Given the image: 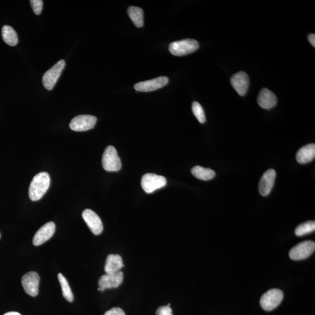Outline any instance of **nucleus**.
<instances>
[{"mask_svg": "<svg viewBox=\"0 0 315 315\" xmlns=\"http://www.w3.org/2000/svg\"><path fill=\"white\" fill-rule=\"evenodd\" d=\"M51 184V178L47 172H42L35 176L30 184L29 196L32 201H38L47 192Z\"/></svg>", "mask_w": 315, "mask_h": 315, "instance_id": "obj_1", "label": "nucleus"}, {"mask_svg": "<svg viewBox=\"0 0 315 315\" xmlns=\"http://www.w3.org/2000/svg\"><path fill=\"white\" fill-rule=\"evenodd\" d=\"M199 48L197 41L192 39L182 40L172 42L169 46V50L172 55L176 56H183L196 51Z\"/></svg>", "mask_w": 315, "mask_h": 315, "instance_id": "obj_2", "label": "nucleus"}, {"mask_svg": "<svg viewBox=\"0 0 315 315\" xmlns=\"http://www.w3.org/2000/svg\"><path fill=\"white\" fill-rule=\"evenodd\" d=\"M103 168L108 172H118L121 170L122 163L117 150L113 146L109 145L105 149L102 156Z\"/></svg>", "mask_w": 315, "mask_h": 315, "instance_id": "obj_3", "label": "nucleus"}, {"mask_svg": "<svg viewBox=\"0 0 315 315\" xmlns=\"http://www.w3.org/2000/svg\"><path fill=\"white\" fill-rule=\"evenodd\" d=\"M284 298L283 292L277 288L268 290L261 297L260 303L262 308L266 311H271L281 304Z\"/></svg>", "mask_w": 315, "mask_h": 315, "instance_id": "obj_4", "label": "nucleus"}, {"mask_svg": "<svg viewBox=\"0 0 315 315\" xmlns=\"http://www.w3.org/2000/svg\"><path fill=\"white\" fill-rule=\"evenodd\" d=\"M65 66V61L64 60H61L45 73L43 76L42 82L46 89L51 91L55 87Z\"/></svg>", "mask_w": 315, "mask_h": 315, "instance_id": "obj_5", "label": "nucleus"}, {"mask_svg": "<svg viewBox=\"0 0 315 315\" xmlns=\"http://www.w3.org/2000/svg\"><path fill=\"white\" fill-rule=\"evenodd\" d=\"M167 183L165 177L154 174H145L141 180V187L147 193H153L158 189L165 187Z\"/></svg>", "mask_w": 315, "mask_h": 315, "instance_id": "obj_6", "label": "nucleus"}, {"mask_svg": "<svg viewBox=\"0 0 315 315\" xmlns=\"http://www.w3.org/2000/svg\"><path fill=\"white\" fill-rule=\"evenodd\" d=\"M315 250V243L314 241L302 242L291 249L289 256L294 260L306 259L314 253Z\"/></svg>", "mask_w": 315, "mask_h": 315, "instance_id": "obj_7", "label": "nucleus"}, {"mask_svg": "<svg viewBox=\"0 0 315 315\" xmlns=\"http://www.w3.org/2000/svg\"><path fill=\"white\" fill-rule=\"evenodd\" d=\"M97 118L89 115H79L73 118L69 124V127L75 131H85L94 128Z\"/></svg>", "mask_w": 315, "mask_h": 315, "instance_id": "obj_8", "label": "nucleus"}, {"mask_svg": "<svg viewBox=\"0 0 315 315\" xmlns=\"http://www.w3.org/2000/svg\"><path fill=\"white\" fill-rule=\"evenodd\" d=\"M40 277L35 271H30L22 278V287L26 294L31 297H36L39 293Z\"/></svg>", "mask_w": 315, "mask_h": 315, "instance_id": "obj_9", "label": "nucleus"}, {"mask_svg": "<svg viewBox=\"0 0 315 315\" xmlns=\"http://www.w3.org/2000/svg\"><path fill=\"white\" fill-rule=\"evenodd\" d=\"M124 280V273L120 271L114 274H107L99 278L98 291H104L107 289L118 288Z\"/></svg>", "mask_w": 315, "mask_h": 315, "instance_id": "obj_10", "label": "nucleus"}, {"mask_svg": "<svg viewBox=\"0 0 315 315\" xmlns=\"http://www.w3.org/2000/svg\"><path fill=\"white\" fill-rule=\"evenodd\" d=\"M82 216L92 233L96 235L101 234L104 230L102 222L97 213L90 209L83 211Z\"/></svg>", "mask_w": 315, "mask_h": 315, "instance_id": "obj_11", "label": "nucleus"}, {"mask_svg": "<svg viewBox=\"0 0 315 315\" xmlns=\"http://www.w3.org/2000/svg\"><path fill=\"white\" fill-rule=\"evenodd\" d=\"M250 82L248 75L244 71L236 73L231 78L232 86L241 97L247 94Z\"/></svg>", "mask_w": 315, "mask_h": 315, "instance_id": "obj_12", "label": "nucleus"}, {"mask_svg": "<svg viewBox=\"0 0 315 315\" xmlns=\"http://www.w3.org/2000/svg\"><path fill=\"white\" fill-rule=\"evenodd\" d=\"M169 79L167 77H160L145 81L137 83L134 89L139 92H151L157 90L168 84Z\"/></svg>", "mask_w": 315, "mask_h": 315, "instance_id": "obj_13", "label": "nucleus"}, {"mask_svg": "<svg viewBox=\"0 0 315 315\" xmlns=\"http://www.w3.org/2000/svg\"><path fill=\"white\" fill-rule=\"evenodd\" d=\"M55 230L56 225L54 222H49L45 224L36 232L33 239V244L36 247L44 244L53 237Z\"/></svg>", "mask_w": 315, "mask_h": 315, "instance_id": "obj_14", "label": "nucleus"}, {"mask_svg": "<svg viewBox=\"0 0 315 315\" xmlns=\"http://www.w3.org/2000/svg\"><path fill=\"white\" fill-rule=\"evenodd\" d=\"M276 178V172L274 170H268L262 176L258 190L263 196H267L273 189Z\"/></svg>", "mask_w": 315, "mask_h": 315, "instance_id": "obj_15", "label": "nucleus"}, {"mask_svg": "<svg viewBox=\"0 0 315 315\" xmlns=\"http://www.w3.org/2000/svg\"><path fill=\"white\" fill-rule=\"evenodd\" d=\"M276 95L269 89L263 88L258 95L257 103L260 107L265 109H270L276 105Z\"/></svg>", "mask_w": 315, "mask_h": 315, "instance_id": "obj_16", "label": "nucleus"}, {"mask_svg": "<svg viewBox=\"0 0 315 315\" xmlns=\"http://www.w3.org/2000/svg\"><path fill=\"white\" fill-rule=\"evenodd\" d=\"M124 266V262L120 255L111 254L108 255L106 260L105 271L107 274H114L120 271Z\"/></svg>", "mask_w": 315, "mask_h": 315, "instance_id": "obj_17", "label": "nucleus"}, {"mask_svg": "<svg viewBox=\"0 0 315 315\" xmlns=\"http://www.w3.org/2000/svg\"><path fill=\"white\" fill-rule=\"evenodd\" d=\"M315 157V144H309L298 151L296 155L298 163L305 164L313 161Z\"/></svg>", "mask_w": 315, "mask_h": 315, "instance_id": "obj_18", "label": "nucleus"}, {"mask_svg": "<svg viewBox=\"0 0 315 315\" xmlns=\"http://www.w3.org/2000/svg\"><path fill=\"white\" fill-rule=\"evenodd\" d=\"M191 174L194 177L202 181H210L215 177V172L210 168L195 166L192 168Z\"/></svg>", "mask_w": 315, "mask_h": 315, "instance_id": "obj_19", "label": "nucleus"}, {"mask_svg": "<svg viewBox=\"0 0 315 315\" xmlns=\"http://www.w3.org/2000/svg\"><path fill=\"white\" fill-rule=\"evenodd\" d=\"M129 17L137 28H141L144 25V12L140 7L131 6L127 10Z\"/></svg>", "mask_w": 315, "mask_h": 315, "instance_id": "obj_20", "label": "nucleus"}, {"mask_svg": "<svg viewBox=\"0 0 315 315\" xmlns=\"http://www.w3.org/2000/svg\"><path fill=\"white\" fill-rule=\"evenodd\" d=\"M2 37L6 44L14 46L18 44L17 34L11 26L4 25L2 28Z\"/></svg>", "mask_w": 315, "mask_h": 315, "instance_id": "obj_21", "label": "nucleus"}, {"mask_svg": "<svg viewBox=\"0 0 315 315\" xmlns=\"http://www.w3.org/2000/svg\"><path fill=\"white\" fill-rule=\"evenodd\" d=\"M58 278L61 285L63 297L69 303H72L74 300V296H73L72 292L67 280L62 273H59Z\"/></svg>", "mask_w": 315, "mask_h": 315, "instance_id": "obj_22", "label": "nucleus"}, {"mask_svg": "<svg viewBox=\"0 0 315 315\" xmlns=\"http://www.w3.org/2000/svg\"><path fill=\"white\" fill-rule=\"evenodd\" d=\"M315 230V222L310 221L298 225L295 231V233L298 237L304 236L305 235L310 234Z\"/></svg>", "mask_w": 315, "mask_h": 315, "instance_id": "obj_23", "label": "nucleus"}, {"mask_svg": "<svg viewBox=\"0 0 315 315\" xmlns=\"http://www.w3.org/2000/svg\"><path fill=\"white\" fill-rule=\"evenodd\" d=\"M192 111L195 117L197 118L198 121L201 124H204L205 121V115L203 107L197 102H194L192 104Z\"/></svg>", "mask_w": 315, "mask_h": 315, "instance_id": "obj_24", "label": "nucleus"}, {"mask_svg": "<svg viewBox=\"0 0 315 315\" xmlns=\"http://www.w3.org/2000/svg\"><path fill=\"white\" fill-rule=\"evenodd\" d=\"M33 11L36 15H39L41 14L44 2L42 0H31L30 1Z\"/></svg>", "mask_w": 315, "mask_h": 315, "instance_id": "obj_25", "label": "nucleus"}, {"mask_svg": "<svg viewBox=\"0 0 315 315\" xmlns=\"http://www.w3.org/2000/svg\"><path fill=\"white\" fill-rule=\"evenodd\" d=\"M156 314L157 315H173L171 307L168 306L159 308Z\"/></svg>", "mask_w": 315, "mask_h": 315, "instance_id": "obj_26", "label": "nucleus"}, {"mask_svg": "<svg viewBox=\"0 0 315 315\" xmlns=\"http://www.w3.org/2000/svg\"><path fill=\"white\" fill-rule=\"evenodd\" d=\"M104 315H126L125 312L120 308H113L112 309L106 312Z\"/></svg>", "mask_w": 315, "mask_h": 315, "instance_id": "obj_27", "label": "nucleus"}, {"mask_svg": "<svg viewBox=\"0 0 315 315\" xmlns=\"http://www.w3.org/2000/svg\"><path fill=\"white\" fill-rule=\"evenodd\" d=\"M308 41H310L312 46L315 47V35L313 34H310L308 36Z\"/></svg>", "mask_w": 315, "mask_h": 315, "instance_id": "obj_28", "label": "nucleus"}, {"mask_svg": "<svg viewBox=\"0 0 315 315\" xmlns=\"http://www.w3.org/2000/svg\"><path fill=\"white\" fill-rule=\"evenodd\" d=\"M4 315H21L16 312H9V313L5 314Z\"/></svg>", "mask_w": 315, "mask_h": 315, "instance_id": "obj_29", "label": "nucleus"}, {"mask_svg": "<svg viewBox=\"0 0 315 315\" xmlns=\"http://www.w3.org/2000/svg\"><path fill=\"white\" fill-rule=\"evenodd\" d=\"M0 238H1V234H0Z\"/></svg>", "mask_w": 315, "mask_h": 315, "instance_id": "obj_30", "label": "nucleus"}]
</instances>
